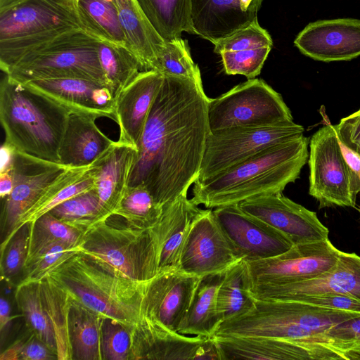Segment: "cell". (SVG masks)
<instances>
[{
  "label": "cell",
  "mask_w": 360,
  "mask_h": 360,
  "mask_svg": "<svg viewBox=\"0 0 360 360\" xmlns=\"http://www.w3.org/2000/svg\"><path fill=\"white\" fill-rule=\"evenodd\" d=\"M202 210L186 195L163 206L160 217L148 229L156 248L159 271L179 269L191 224Z\"/></svg>",
  "instance_id": "d4e9b609"
},
{
  "label": "cell",
  "mask_w": 360,
  "mask_h": 360,
  "mask_svg": "<svg viewBox=\"0 0 360 360\" xmlns=\"http://www.w3.org/2000/svg\"><path fill=\"white\" fill-rule=\"evenodd\" d=\"M212 210L221 228L246 262L276 257L294 245L283 233L246 213L238 205Z\"/></svg>",
  "instance_id": "2e32d148"
},
{
  "label": "cell",
  "mask_w": 360,
  "mask_h": 360,
  "mask_svg": "<svg viewBox=\"0 0 360 360\" xmlns=\"http://www.w3.org/2000/svg\"><path fill=\"white\" fill-rule=\"evenodd\" d=\"M79 251V248L62 243L48 246L26 262L21 281H39L55 266Z\"/></svg>",
  "instance_id": "f6af8a7d"
},
{
  "label": "cell",
  "mask_w": 360,
  "mask_h": 360,
  "mask_svg": "<svg viewBox=\"0 0 360 360\" xmlns=\"http://www.w3.org/2000/svg\"><path fill=\"white\" fill-rule=\"evenodd\" d=\"M196 34L212 44L257 19L263 0H191Z\"/></svg>",
  "instance_id": "cb8c5ba5"
},
{
  "label": "cell",
  "mask_w": 360,
  "mask_h": 360,
  "mask_svg": "<svg viewBox=\"0 0 360 360\" xmlns=\"http://www.w3.org/2000/svg\"><path fill=\"white\" fill-rule=\"evenodd\" d=\"M49 212L84 233L97 221L110 216L102 207L95 188L64 201Z\"/></svg>",
  "instance_id": "8d00e7d4"
},
{
  "label": "cell",
  "mask_w": 360,
  "mask_h": 360,
  "mask_svg": "<svg viewBox=\"0 0 360 360\" xmlns=\"http://www.w3.org/2000/svg\"><path fill=\"white\" fill-rule=\"evenodd\" d=\"M98 54L105 78L115 90L116 96L143 69L129 49L99 41Z\"/></svg>",
  "instance_id": "74e56055"
},
{
  "label": "cell",
  "mask_w": 360,
  "mask_h": 360,
  "mask_svg": "<svg viewBox=\"0 0 360 360\" xmlns=\"http://www.w3.org/2000/svg\"><path fill=\"white\" fill-rule=\"evenodd\" d=\"M209 99L202 83L164 75L150 108L129 186H144L163 207L187 196L210 133Z\"/></svg>",
  "instance_id": "6da1fadb"
},
{
  "label": "cell",
  "mask_w": 360,
  "mask_h": 360,
  "mask_svg": "<svg viewBox=\"0 0 360 360\" xmlns=\"http://www.w3.org/2000/svg\"><path fill=\"white\" fill-rule=\"evenodd\" d=\"M339 140L360 155V109L335 125Z\"/></svg>",
  "instance_id": "7dc6e473"
},
{
  "label": "cell",
  "mask_w": 360,
  "mask_h": 360,
  "mask_svg": "<svg viewBox=\"0 0 360 360\" xmlns=\"http://www.w3.org/2000/svg\"><path fill=\"white\" fill-rule=\"evenodd\" d=\"M132 326L103 316L101 333L102 360H129Z\"/></svg>",
  "instance_id": "7bdbcfd3"
},
{
  "label": "cell",
  "mask_w": 360,
  "mask_h": 360,
  "mask_svg": "<svg viewBox=\"0 0 360 360\" xmlns=\"http://www.w3.org/2000/svg\"><path fill=\"white\" fill-rule=\"evenodd\" d=\"M80 251L138 282L150 279L159 271L156 248L148 229L134 228L123 219L120 223L112 221V215L84 233Z\"/></svg>",
  "instance_id": "5b68a950"
},
{
  "label": "cell",
  "mask_w": 360,
  "mask_h": 360,
  "mask_svg": "<svg viewBox=\"0 0 360 360\" xmlns=\"http://www.w3.org/2000/svg\"><path fill=\"white\" fill-rule=\"evenodd\" d=\"M247 262L241 259L225 273L217 293V305L224 321L241 316L255 306Z\"/></svg>",
  "instance_id": "836d02e7"
},
{
  "label": "cell",
  "mask_w": 360,
  "mask_h": 360,
  "mask_svg": "<svg viewBox=\"0 0 360 360\" xmlns=\"http://www.w3.org/2000/svg\"><path fill=\"white\" fill-rule=\"evenodd\" d=\"M241 259L242 256L221 228L213 210H202L191 224L179 269L201 277L224 272Z\"/></svg>",
  "instance_id": "30bf717a"
},
{
  "label": "cell",
  "mask_w": 360,
  "mask_h": 360,
  "mask_svg": "<svg viewBox=\"0 0 360 360\" xmlns=\"http://www.w3.org/2000/svg\"><path fill=\"white\" fill-rule=\"evenodd\" d=\"M308 144L309 139L302 136L269 147L212 178L197 181L191 199L197 205L214 209L282 193L299 178L309 156Z\"/></svg>",
  "instance_id": "7a4b0ae2"
},
{
  "label": "cell",
  "mask_w": 360,
  "mask_h": 360,
  "mask_svg": "<svg viewBox=\"0 0 360 360\" xmlns=\"http://www.w3.org/2000/svg\"><path fill=\"white\" fill-rule=\"evenodd\" d=\"M250 293L263 300H296L328 294L360 299V257L341 251L335 266L317 277L288 283L252 284Z\"/></svg>",
  "instance_id": "9a60e30c"
},
{
  "label": "cell",
  "mask_w": 360,
  "mask_h": 360,
  "mask_svg": "<svg viewBox=\"0 0 360 360\" xmlns=\"http://www.w3.org/2000/svg\"><path fill=\"white\" fill-rule=\"evenodd\" d=\"M95 117L70 113L61 142L60 163L68 167L91 165L115 143L97 127Z\"/></svg>",
  "instance_id": "83f0119b"
},
{
  "label": "cell",
  "mask_w": 360,
  "mask_h": 360,
  "mask_svg": "<svg viewBox=\"0 0 360 360\" xmlns=\"http://www.w3.org/2000/svg\"><path fill=\"white\" fill-rule=\"evenodd\" d=\"M79 1L114 44L131 51L114 1L108 0H79Z\"/></svg>",
  "instance_id": "ee69618b"
},
{
  "label": "cell",
  "mask_w": 360,
  "mask_h": 360,
  "mask_svg": "<svg viewBox=\"0 0 360 360\" xmlns=\"http://www.w3.org/2000/svg\"><path fill=\"white\" fill-rule=\"evenodd\" d=\"M42 304L52 326L58 360H72L68 332L71 296L48 275L39 281Z\"/></svg>",
  "instance_id": "e575fe53"
},
{
  "label": "cell",
  "mask_w": 360,
  "mask_h": 360,
  "mask_svg": "<svg viewBox=\"0 0 360 360\" xmlns=\"http://www.w3.org/2000/svg\"><path fill=\"white\" fill-rule=\"evenodd\" d=\"M25 342L24 340L15 341L1 354L0 360H20Z\"/></svg>",
  "instance_id": "db71d44e"
},
{
  "label": "cell",
  "mask_w": 360,
  "mask_h": 360,
  "mask_svg": "<svg viewBox=\"0 0 360 360\" xmlns=\"http://www.w3.org/2000/svg\"><path fill=\"white\" fill-rule=\"evenodd\" d=\"M108 1H114L115 2V0H108Z\"/></svg>",
  "instance_id": "6f0895ef"
},
{
  "label": "cell",
  "mask_w": 360,
  "mask_h": 360,
  "mask_svg": "<svg viewBox=\"0 0 360 360\" xmlns=\"http://www.w3.org/2000/svg\"><path fill=\"white\" fill-rule=\"evenodd\" d=\"M16 151L13 146L4 141L0 148V173L13 168Z\"/></svg>",
  "instance_id": "816d5d0a"
},
{
  "label": "cell",
  "mask_w": 360,
  "mask_h": 360,
  "mask_svg": "<svg viewBox=\"0 0 360 360\" xmlns=\"http://www.w3.org/2000/svg\"><path fill=\"white\" fill-rule=\"evenodd\" d=\"M47 275L72 298L103 316L129 326L141 318L142 282L124 276L94 257L79 251Z\"/></svg>",
  "instance_id": "277c9868"
},
{
  "label": "cell",
  "mask_w": 360,
  "mask_h": 360,
  "mask_svg": "<svg viewBox=\"0 0 360 360\" xmlns=\"http://www.w3.org/2000/svg\"><path fill=\"white\" fill-rule=\"evenodd\" d=\"M32 222L18 227L11 238L1 245L0 268L1 278L12 283L23 273L29 253Z\"/></svg>",
  "instance_id": "b9f144b4"
},
{
  "label": "cell",
  "mask_w": 360,
  "mask_h": 360,
  "mask_svg": "<svg viewBox=\"0 0 360 360\" xmlns=\"http://www.w3.org/2000/svg\"><path fill=\"white\" fill-rule=\"evenodd\" d=\"M11 306L8 300L1 297L0 299V330L2 333L12 320Z\"/></svg>",
  "instance_id": "11a10c76"
},
{
  "label": "cell",
  "mask_w": 360,
  "mask_h": 360,
  "mask_svg": "<svg viewBox=\"0 0 360 360\" xmlns=\"http://www.w3.org/2000/svg\"><path fill=\"white\" fill-rule=\"evenodd\" d=\"M74 26L99 41L110 42L79 0H26L0 13V41Z\"/></svg>",
  "instance_id": "ba28073f"
},
{
  "label": "cell",
  "mask_w": 360,
  "mask_h": 360,
  "mask_svg": "<svg viewBox=\"0 0 360 360\" xmlns=\"http://www.w3.org/2000/svg\"><path fill=\"white\" fill-rule=\"evenodd\" d=\"M90 167H66L22 215L18 227L26 222L34 221L64 201L95 188Z\"/></svg>",
  "instance_id": "4dcf8cb0"
},
{
  "label": "cell",
  "mask_w": 360,
  "mask_h": 360,
  "mask_svg": "<svg viewBox=\"0 0 360 360\" xmlns=\"http://www.w3.org/2000/svg\"><path fill=\"white\" fill-rule=\"evenodd\" d=\"M15 300L31 333L57 355L56 338L42 304L39 281H20L15 291Z\"/></svg>",
  "instance_id": "d590c367"
},
{
  "label": "cell",
  "mask_w": 360,
  "mask_h": 360,
  "mask_svg": "<svg viewBox=\"0 0 360 360\" xmlns=\"http://www.w3.org/2000/svg\"><path fill=\"white\" fill-rule=\"evenodd\" d=\"M304 131L302 125L290 121L210 132L197 181L212 178L269 147L300 138Z\"/></svg>",
  "instance_id": "52a82bcc"
},
{
  "label": "cell",
  "mask_w": 360,
  "mask_h": 360,
  "mask_svg": "<svg viewBox=\"0 0 360 360\" xmlns=\"http://www.w3.org/2000/svg\"><path fill=\"white\" fill-rule=\"evenodd\" d=\"M221 360H318L306 347L265 336H214Z\"/></svg>",
  "instance_id": "4316f807"
},
{
  "label": "cell",
  "mask_w": 360,
  "mask_h": 360,
  "mask_svg": "<svg viewBox=\"0 0 360 360\" xmlns=\"http://www.w3.org/2000/svg\"><path fill=\"white\" fill-rule=\"evenodd\" d=\"M137 155V148L117 141L91 165L100 202L110 215L113 214L129 186Z\"/></svg>",
  "instance_id": "484cf974"
},
{
  "label": "cell",
  "mask_w": 360,
  "mask_h": 360,
  "mask_svg": "<svg viewBox=\"0 0 360 360\" xmlns=\"http://www.w3.org/2000/svg\"><path fill=\"white\" fill-rule=\"evenodd\" d=\"M293 121L281 95L261 79H250L215 98H210V132Z\"/></svg>",
  "instance_id": "8992f818"
},
{
  "label": "cell",
  "mask_w": 360,
  "mask_h": 360,
  "mask_svg": "<svg viewBox=\"0 0 360 360\" xmlns=\"http://www.w3.org/2000/svg\"><path fill=\"white\" fill-rule=\"evenodd\" d=\"M66 167L63 164L39 159L17 150L13 166V188L3 199L4 239L2 243L11 238L18 229L22 215Z\"/></svg>",
  "instance_id": "ac0fdd59"
},
{
  "label": "cell",
  "mask_w": 360,
  "mask_h": 360,
  "mask_svg": "<svg viewBox=\"0 0 360 360\" xmlns=\"http://www.w3.org/2000/svg\"><path fill=\"white\" fill-rule=\"evenodd\" d=\"M221 360L212 338L188 337L141 316L131 328L129 360Z\"/></svg>",
  "instance_id": "7c38bea8"
},
{
  "label": "cell",
  "mask_w": 360,
  "mask_h": 360,
  "mask_svg": "<svg viewBox=\"0 0 360 360\" xmlns=\"http://www.w3.org/2000/svg\"><path fill=\"white\" fill-rule=\"evenodd\" d=\"M163 79L164 75L158 71H141L116 96L115 122L120 127V142L139 150L150 108Z\"/></svg>",
  "instance_id": "7402d4cb"
},
{
  "label": "cell",
  "mask_w": 360,
  "mask_h": 360,
  "mask_svg": "<svg viewBox=\"0 0 360 360\" xmlns=\"http://www.w3.org/2000/svg\"><path fill=\"white\" fill-rule=\"evenodd\" d=\"M340 250L328 240L294 245L276 257L246 262L252 284H281L317 277L337 264Z\"/></svg>",
  "instance_id": "8fae6325"
},
{
  "label": "cell",
  "mask_w": 360,
  "mask_h": 360,
  "mask_svg": "<svg viewBox=\"0 0 360 360\" xmlns=\"http://www.w3.org/2000/svg\"><path fill=\"white\" fill-rule=\"evenodd\" d=\"M13 185V168L7 172L0 173V196L2 200L11 194Z\"/></svg>",
  "instance_id": "f5cc1de1"
},
{
  "label": "cell",
  "mask_w": 360,
  "mask_h": 360,
  "mask_svg": "<svg viewBox=\"0 0 360 360\" xmlns=\"http://www.w3.org/2000/svg\"><path fill=\"white\" fill-rule=\"evenodd\" d=\"M70 112L6 74L0 84V121L5 141L18 151L60 163Z\"/></svg>",
  "instance_id": "3957f363"
},
{
  "label": "cell",
  "mask_w": 360,
  "mask_h": 360,
  "mask_svg": "<svg viewBox=\"0 0 360 360\" xmlns=\"http://www.w3.org/2000/svg\"><path fill=\"white\" fill-rule=\"evenodd\" d=\"M84 234V232L66 224L50 212H47L32 222L27 262L44 248L56 243L80 248Z\"/></svg>",
  "instance_id": "ab89813d"
},
{
  "label": "cell",
  "mask_w": 360,
  "mask_h": 360,
  "mask_svg": "<svg viewBox=\"0 0 360 360\" xmlns=\"http://www.w3.org/2000/svg\"><path fill=\"white\" fill-rule=\"evenodd\" d=\"M293 301L360 314V299L340 294L319 295Z\"/></svg>",
  "instance_id": "bcb514c9"
},
{
  "label": "cell",
  "mask_w": 360,
  "mask_h": 360,
  "mask_svg": "<svg viewBox=\"0 0 360 360\" xmlns=\"http://www.w3.org/2000/svg\"><path fill=\"white\" fill-rule=\"evenodd\" d=\"M98 42L23 58L6 75L11 79L22 84L37 79L58 78H81L108 82L98 58Z\"/></svg>",
  "instance_id": "4fadbf2b"
},
{
  "label": "cell",
  "mask_w": 360,
  "mask_h": 360,
  "mask_svg": "<svg viewBox=\"0 0 360 360\" xmlns=\"http://www.w3.org/2000/svg\"><path fill=\"white\" fill-rule=\"evenodd\" d=\"M327 332L337 337L360 340V317L337 325Z\"/></svg>",
  "instance_id": "f907efd6"
},
{
  "label": "cell",
  "mask_w": 360,
  "mask_h": 360,
  "mask_svg": "<svg viewBox=\"0 0 360 360\" xmlns=\"http://www.w3.org/2000/svg\"><path fill=\"white\" fill-rule=\"evenodd\" d=\"M359 314L314 306L293 300L255 299L248 312L226 320L221 326H235L261 323L297 325L314 330L327 331Z\"/></svg>",
  "instance_id": "ffe728a7"
},
{
  "label": "cell",
  "mask_w": 360,
  "mask_h": 360,
  "mask_svg": "<svg viewBox=\"0 0 360 360\" xmlns=\"http://www.w3.org/2000/svg\"><path fill=\"white\" fill-rule=\"evenodd\" d=\"M26 0H0V13L21 4Z\"/></svg>",
  "instance_id": "9f6ffc18"
},
{
  "label": "cell",
  "mask_w": 360,
  "mask_h": 360,
  "mask_svg": "<svg viewBox=\"0 0 360 360\" xmlns=\"http://www.w3.org/2000/svg\"><path fill=\"white\" fill-rule=\"evenodd\" d=\"M120 21L131 51L143 70L156 71L165 41L148 20L136 0H115Z\"/></svg>",
  "instance_id": "f1b7e54d"
},
{
  "label": "cell",
  "mask_w": 360,
  "mask_h": 360,
  "mask_svg": "<svg viewBox=\"0 0 360 360\" xmlns=\"http://www.w3.org/2000/svg\"><path fill=\"white\" fill-rule=\"evenodd\" d=\"M24 84L70 113L105 117L115 121V90L108 82L58 78L32 80Z\"/></svg>",
  "instance_id": "d6986e66"
},
{
  "label": "cell",
  "mask_w": 360,
  "mask_h": 360,
  "mask_svg": "<svg viewBox=\"0 0 360 360\" xmlns=\"http://www.w3.org/2000/svg\"><path fill=\"white\" fill-rule=\"evenodd\" d=\"M309 193L319 207L356 206L347 162L335 125L327 124L316 131L309 142Z\"/></svg>",
  "instance_id": "9c48e42d"
},
{
  "label": "cell",
  "mask_w": 360,
  "mask_h": 360,
  "mask_svg": "<svg viewBox=\"0 0 360 360\" xmlns=\"http://www.w3.org/2000/svg\"><path fill=\"white\" fill-rule=\"evenodd\" d=\"M155 31L165 41L181 37L184 32L196 34L191 0H136Z\"/></svg>",
  "instance_id": "d6a6232c"
},
{
  "label": "cell",
  "mask_w": 360,
  "mask_h": 360,
  "mask_svg": "<svg viewBox=\"0 0 360 360\" xmlns=\"http://www.w3.org/2000/svg\"><path fill=\"white\" fill-rule=\"evenodd\" d=\"M294 44L302 54L316 60H350L360 56V20L311 22L298 34Z\"/></svg>",
  "instance_id": "44dd1931"
},
{
  "label": "cell",
  "mask_w": 360,
  "mask_h": 360,
  "mask_svg": "<svg viewBox=\"0 0 360 360\" xmlns=\"http://www.w3.org/2000/svg\"><path fill=\"white\" fill-rule=\"evenodd\" d=\"M200 278L179 269L160 270L153 278L142 282L141 316L177 331Z\"/></svg>",
  "instance_id": "5bb4252c"
},
{
  "label": "cell",
  "mask_w": 360,
  "mask_h": 360,
  "mask_svg": "<svg viewBox=\"0 0 360 360\" xmlns=\"http://www.w3.org/2000/svg\"><path fill=\"white\" fill-rule=\"evenodd\" d=\"M103 319V316L71 297L68 332L72 360H102Z\"/></svg>",
  "instance_id": "1f68e13d"
},
{
  "label": "cell",
  "mask_w": 360,
  "mask_h": 360,
  "mask_svg": "<svg viewBox=\"0 0 360 360\" xmlns=\"http://www.w3.org/2000/svg\"><path fill=\"white\" fill-rule=\"evenodd\" d=\"M238 205L246 213L283 233L293 245L328 239V229L315 212L282 193L257 196Z\"/></svg>",
  "instance_id": "e0dca14e"
},
{
  "label": "cell",
  "mask_w": 360,
  "mask_h": 360,
  "mask_svg": "<svg viewBox=\"0 0 360 360\" xmlns=\"http://www.w3.org/2000/svg\"><path fill=\"white\" fill-rule=\"evenodd\" d=\"M156 71L202 83L200 69L191 58L188 41L181 37L166 41L158 61Z\"/></svg>",
  "instance_id": "60d3db41"
},
{
  "label": "cell",
  "mask_w": 360,
  "mask_h": 360,
  "mask_svg": "<svg viewBox=\"0 0 360 360\" xmlns=\"http://www.w3.org/2000/svg\"><path fill=\"white\" fill-rule=\"evenodd\" d=\"M224 272L201 276L178 333L212 338L224 322L217 305V293Z\"/></svg>",
  "instance_id": "f546056e"
},
{
  "label": "cell",
  "mask_w": 360,
  "mask_h": 360,
  "mask_svg": "<svg viewBox=\"0 0 360 360\" xmlns=\"http://www.w3.org/2000/svg\"><path fill=\"white\" fill-rule=\"evenodd\" d=\"M150 191L142 185L129 186L113 214L122 217L134 228L147 230L153 227L162 212Z\"/></svg>",
  "instance_id": "f35d334b"
},
{
  "label": "cell",
  "mask_w": 360,
  "mask_h": 360,
  "mask_svg": "<svg viewBox=\"0 0 360 360\" xmlns=\"http://www.w3.org/2000/svg\"><path fill=\"white\" fill-rule=\"evenodd\" d=\"M213 44L214 51L221 58L226 74L241 75L250 79L260 74L273 41L257 19Z\"/></svg>",
  "instance_id": "603a6c76"
},
{
  "label": "cell",
  "mask_w": 360,
  "mask_h": 360,
  "mask_svg": "<svg viewBox=\"0 0 360 360\" xmlns=\"http://www.w3.org/2000/svg\"><path fill=\"white\" fill-rule=\"evenodd\" d=\"M339 143L347 165L352 195L356 198L357 194L360 192V155L340 140Z\"/></svg>",
  "instance_id": "681fc988"
},
{
  "label": "cell",
  "mask_w": 360,
  "mask_h": 360,
  "mask_svg": "<svg viewBox=\"0 0 360 360\" xmlns=\"http://www.w3.org/2000/svg\"><path fill=\"white\" fill-rule=\"evenodd\" d=\"M58 357L45 343L33 333L25 340L20 360H53Z\"/></svg>",
  "instance_id": "c3c4849f"
}]
</instances>
